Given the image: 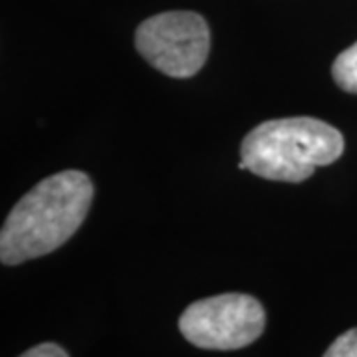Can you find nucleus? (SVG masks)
<instances>
[{
  "mask_svg": "<svg viewBox=\"0 0 357 357\" xmlns=\"http://www.w3.org/2000/svg\"><path fill=\"white\" fill-rule=\"evenodd\" d=\"M344 145V135L316 117L270 119L243 139L238 169L268 181L302 183L318 167L335 163Z\"/></svg>",
  "mask_w": 357,
  "mask_h": 357,
  "instance_id": "obj_2",
  "label": "nucleus"
},
{
  "mask_svg": "<svg viewBox=\"0 0 357 357\" xmlns=\"http://www.w3.org/2000/svg\"><path fill=\"white\" fill-rule=\"evenodd\" d=\"M266 326L262 304L248 294H220L199 300L183 312L178 330L203 349H241L256 342Z\"/></svg>",
  "mask_w": 357,
  "mask_h": 357,
  "instance_id": "obj_3",
  "label": "nucleus"
},
{
  "mask_svg": "<svg viewBox=\"0 0 357 357\" xmlns=\"http://www.w3.org/2000/svg\"><path fill=\"white\" fill-rule=\"evenodd\" d=\"M332 76L344 91L357 93V42L335 58Z\"/></svg>",
  "mask_w": 357,
  "mask_h": 357,
  "instance_id": "obj_5",
  "label": "nucleus"
},
{
  "mask_svg": "<svg viewBox=\"0 0 357 357\" xmlns=\"http://www.w3.org/2000/svg\"><path fill=\"white\" fill-rule=\"evenodd\" d=\"M139 54L171 77L195 76L211 50V30L197 13H163L141 22L135 32Z\"/></svg>",
  "mask_w": 357,
  "mask_h": 357,
  "instance_id": "obj_4",
  "label": "nucleus"
},
{
  "mask_svg": "<svg viewBox=\"0 0 357 357\" xmlns=\"http://www.w3.org/2000/svg\"><path fill=\"white\" fill-rule=\"evenodd\" d=\"M93 199L91 178L82 171H62L40 181L10 211L0 232V260L14 266L50 255L68 243Z\"/></svg>",
  "mask_w": 357,
  "mask_h": 357,
  "instance_id": "obj_1",
  "label": "nucleus"
},
{
  "mask_svg": "<svg viewBox=\"0 0 357 357\" xmlns=\"http://www.w3.org/2000/svg\"><path fill=\"white\" fill-rule=\"evenodd\" d=\"M324 357H357V328L342 333L333 342Z\"/></svg>",
  "mask_w": 357,
  "mask_h": 357,
  "instance_id": "obj_6",
  "label": "nucleus"
},
{
  "mask_svg": "<svg viewBox=\"0 0 357 357\" xmlns=\"http://www.w3.org/2000/svg\"><path fill=\"white\" fill-rule=\"evenodd\" d=\"M20 357H68V354H66V349H62L60 345L40 344L36 347H32V349H28Z\"/></svg>",
  "mask_w": 357,
  "mask_h": 357,
  "instance_id": "obj_7",
  "label": "nucleus"
}]
</instances>
